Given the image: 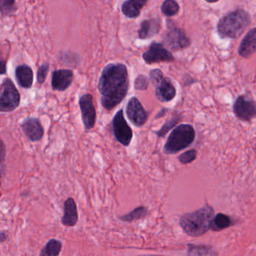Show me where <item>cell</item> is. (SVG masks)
Instances as JSON below:
<instances>
[{
  "label": "cell",
  "instance_id": "1",
  "mask_svg": "<svg viewBox=\"0 0 256 256\" xmlns=\"http://www.w3.org/2000/svg\"><path fill=\"white\" fill-rule=\"evenodd\" d=\"M130 88L128 68L120 62H112L102 71L98 90L101 104L106 110H112L119 106L128 94Z\"/></svg>",
  "mask_w": 256,
  "mask_h": 256
},
{
  "label": "cell",
  "instance_id": "2",
  "mask_svg": "<svg viewBox=\"0 0 256 256\" xmlns=\"http://www.w3.org/2000/svg\"><path fill=\"white\" fill-rule=\"evenodd\" d=\"M252 23L250 13L238 8L223 16L217 24V32L222 38L236 40L239 38Z\"/></svg>",
  "mask_w": 256,
  "mask_h": 256
},
{
  "label": "cell",
  "instance_id": "3",
  "mask_svg": "<svg viewBox=\"0 0 256 256\" xmlns=\"http://www.w3.org/2000/svg\"><path fill=\"white\" fill-rule=\"evenodd\" d=\"M214 217V210L206 204L198 210L182 215L180 220V226L190 236H200L209 230Z\"/></svg>",
  "mask_w": 256,
  "mask_h": 256
},
{
  "label": "cell",
  "instance_id": "4",
  "mask_svg": "<svg viewBox=\"0 0 256 256\" xmlns=\"http://www.w3.org/2000/svg\"><path fill=\"white\" fill-rule=\"evenodd\" d=\"M196 132L190 124L178 126L170 133L164 146V152L168 155L175 154L188 148L194 142Z\"/></svg>",
  "mask_w": 256,
  "mask_h": 256
},
{
  "label": "cell",
  "instance_id": "5",
  "mask_svg": "<svg viewBox=\"0 0 256 256\" xmlns=\"http://www.w3.org/2000/svg\"><path fill=\"white\" fill-rule=\"evenodd\" d=\"M20 94L11 79H4L1 86L0 112L10 113L14 112L20 104Z\"/></svg>",
  "mask_w": 256,
  "mask_h": 256
},
{
  "label": "cell",
  "instance_id": "6",
  "mask_svg": "<svg viewBox=\"0 0 256 256\" xmlns=\"http://www.w3.org/2000/svg\"><path fill=\"white\" fill-rule=\"evenodd\" d=\"M167 28L164 41L169 48L176 52L188 48L191 46V40L185 31L176 26L173 22L167 20Z\"/></svg>",
  "mask_w": 256,
  "mask_h": 256
},
{
  "label": "cell",
  "instance_id": "7",
  "mask_svg": "<svg viewBox=\"0 0 256 256\" xmlns=\"http://www.w3.org/2000/svg\"><path fill=\"white\" fill-rule=\"evenodd\" d=\"M112 130L115 139L124 146H128L133 138V132L128 126L124 116V110L120 109L114 116L112 122Z\"/></svg>",
  "mask_w": 256,
  "mask_h": 256
},
{
  "label": "cell",
  "instance_id": "8",
  "mask_svg": "<svg viewBox=\"0 0 256 256\" xmlns=\"http://www.w3.org/2000/svg\"><path fill=\"white\" fill-rule=\"evenodd\" d=\"M79 107L82 113V122L86 131L92 130L96 122V110L92 94H85L79 98Z\"/></svg>",
  "mask_w": 256,
  "mask_h": 256
},
{
  "label": "cell",
  "instance_id": "9",
  "mask_svg": "<svg viewBox=\"0 0 256 256\" xmlns=\"http://www.w3.org/2000/svg\"><path fill=\"white\" fill-rule=\"evenodd\" d=\"M144 62L149 65L160 62H172L175 60L174 56L162 43L152 42L148 50L142 54Z\"/></svg>",
  "mask_w": 256,
  "mask_h": 256
},
{
  "label": "cell",
  "instance_id": "10",
  "mask_svg": "<svg viewBox=\"0 0 256 256\" xmlns=\"http://www.w3.org/2000/svg\"><path fill=\"white\" fill-rule=\"evenodd\" d=\"M126 116L130 122L136 127L140 128L146 124L150 112L145 110L143 104L137 97H132L126 104Z\"/></svg>",
  "mask_w": 256,
  "mask_h": 256
},
{
  "label": "cell",
  "instance_id": "11",
  "mask_svg": "<svg viewBox=\"0 0 256 256\" xmlns=\"http://www.w3.org/2000/svg\"><path fill=\"white\" fill-rule=\"evenodd\" d=\"M233 110L238 119L248 122L256 116V102L245 96H240L235 100Z\"/></svg>",
  "mask_w": 256,
  "mask_h": 256
},
{
  "label": "cell",
  "instance_id": "12",
  "mask_svg": "<svg viewBox=\"0 0 256 256\" xmlns=\"http://www.w3.org/2000/svg\"><path fill=\"white\" fill-rule=\"evenodd\" d=\"M20 126L25 136L31 142L42 140L44 130L38 118H26L22 121Z\"/></svg>",
  "mask_w": 256,
  "mask_h": 256
},
{
  "label": "cell",
  "instance_id": "13",
  "mask_svg": "<svg viewBox=\"0 0 256 256\" xmlns=\"http://www.w3.org/2000/svg\"><path fill=\"white\" fill-rule=\"evenodd\" d=\"M74 72L70 70H55L52 73V90L55 91L66 90L73 82Z\"/></svg>",
  "mask_w": 256,
  "mask_h": 256
},
{
  "label": "cell",
  "instance_id": "14",
  "mask_svg": "<svg viewBox=\"0 0 256 256\" xmlns=\"http://www.w3.org/2000/svg\"><path fill=\"white\" fill-rule=\"evenodd\" d=\"M156 88V96L161 102H168L176 96V88L168 78H163Z\"/></svg>",
  "mask_w": 256,
  "mask_h": 256
},
{
  "label": "cell",
  "instance_id": "15",
  "mask_svg": "<svg viewBox=\"0 0 256 256\" xmlns=\"http://www.w3.org/2000/svg\"><path fill=\"white\" fill-rule=\"evenodd\" d=\"M77 204L73 198H68L64 202V216L61 223L66 227H74L78 222Z\"/></svg>",
  "mask_w": 256,
  "mask_h": 256
},
{
  "label": "cell",
  "instance_id": "16",
  "mask_svg": "<svg viewBox=\"0 0 256 256\" xmlns=\"http://www.w3.org/2000/svg\"><path fill=\"white\" fill-rule=\"evenodd\" d=\"M256 52V28L250 30L242 38L238 48L241 58H248Z\"/></svg>",
  "mask_w": 256,
  "mask_h": 256
},
{
  "label": "cell",
  "instance_id": "17",
  "mask_svg": "<svg viewBox=\"0 0 256 256\" xmlns=\"http://www.w3.org/2000/svg\"><path fill=\"white\" fill-rule=\"evenodd\" d=\"M16 79L20 88L30 89L34 85V74L32 68L26 64L19 65L16 68Z\"/></svg>",
  "mask_w": 256,
  "mask_h": 256
},
{
  "label": "cell",
  "instance_id": "18",
  "mask_svg": "<svg viewBox=\"0 0 256 256\" xmlns=\"http://www.w3.org/2000/svg\"><path fill=\"white\" fill-rule=\"evenodd\" d=\"M160 22L158 19H146L140 23L138 31L140 40H146L155 36L160 32Z\"/></svg>",
  "mask_w": 256,
  "mask_h": 256
},
{
  "label": "cell",
  "instance_id": "19",
  "mask_svg": "<svg viewBox=\"0 0 256 256\" xmlns=\"http://www.w3.org/2000/svg\"><path fill=\"white\" fill-rule=\"evenodd\" d=\"M148 0H126L122 4L121 11L128 18L134 19L138 17Z\"/></svg>",
  "mask_w": 256,
  "mask_h": 256
},
{
  "label": "cell",
  "instance_id": "20",
  "mask_svg": "<svg viewBox=\"0 0 256 256\" xmlns=\"http://www.w3.org/2000/svg\"><path fill=\"white\" fill-rule=\"evenodd\" d=\"M149 214V210L148 208L145 206H139L134 208L133 210L130 211L125 215L119 217L120 220L126 222H132L137 221L146 218Z\"/></svg>",
  "mask_w": 256,
  "mask_h": 256
},
{
  "label": "cell",
  "instance_id": "21",
  "mask_svg": "<svg viewBox=\"0 0 256 256\" xmlns=\"http://www.w3.org/2000/svg\"><path fill=\"white\" fill-rule=\"evenodd\" d=\"M62 244L59 240H49L44 248L40 252V256H58L62 251Z\"/></svg>",
  "mask_w": 256,
  "mask_h": 256
},
{
  "label": "cell",
  "instance_id": "22",
  "mask_svg": "<svg viewBox=\"0 0 256 256\" xmlns=\"http://www.w3.org/2000/svg\"><path fill=\"white\" fill-rule=\"evenodd\" d=\"M232 224L230 217L223 214H218L212 218L210 223V230L214 232H220L223 229L227 228Z\"/></svg>",
  "mask_w": 256,
  "mask_h": 256
},
{
  "label": "cell",
  "instance_id": "23",
  "mask_svg": "<svg viewBox=\"0 0 256 256\" xmlns=\"http://www.w3.org/2000/svg\"><path fill=\"white\" fill-rule=\"evenodd\" d=\"M161 11L166 17H173L179 12V4L176 0H164L162 4Z\"/></svg>",
  "mask_w": 256,
  "mask_h": 256
},
{
  "label": "cell",
  "instance_id": "24",
  "mask_svg": "<svg viewBox=\"0 0 256 256\" xmlns=\"http://www.w3.org/2000/svg\"><path fill=\"white\" fill-rule=\"evenodd\" d=\"M181 118L179 115L176 114L174 115L170 119L168 120L166 122H164V125L162 126V128H160L158 131L155 132V134H156L157 137L160 138H164L166 134H168L170 130H172V128H173L178 122L180 121Z\"/></svg>",
  "mask_w": 256,
  "mask_h": 256
},
{
  "label": "cell",
  "instance_id": "25",
  "mask_svg": "<svg viewBox=\"0 0 256 256\" xmlns=\"http://www.w3.org/2000/svg\"><path fill=\"white\" fill-rule=\"evenodd\" d=\"M17 10L16 0H0V12L2 17L12 16Z\"/></svg>",
  "mask_w": 256,
  "mask_h": 256
},
{
  "label": "cell",
  "instance_id": "26",
  "mask_svg": "<svg viewBox=\"0 0 256 256\" xmlns=\"http://www.w3.org/2000/svg\"><path fill=\"white\" fill-rule=\"evenodd\" d=\"M188 254L190 256H212L216 254L212 248L206 246H188Z\"/></svg>",
  "mask_w": 256,
  "mask_h": 256
},
{
  "label": "cell",
  "instance_id": "27",
  "mask_svg": "<svg viewBox=\"0 0 256 256\" xmlns=\"http://www.w3.org/2000/svg\"><path fill=\"white\" fill-rule=\"evenodd\" d=\"M196 157H197V151L196 150L192 149L180 154L178 157V160L182 164H186L192 162L194 160H196Z\"/></svg>",
  "mask_w": 256,
  "mask_h": 256
},
{
  "label": "cell",
  "instance_id": "28",
  "mask_svg": "<svg viewBox=\"0 0 256 256\" xmlns=\"http://www.w3.org/2000/svg\"><path fill=\"white\" fill-rule=\"evenodd\" d=\"M150 80L143 74H140L136 78L134 82V89L136 90L144 91L148 89Z\"/></svg>",
  "mask_w": 256,
  "mask_h": 256
},
{
  "label": "cell",
  "instance_id": "29",
  "mask_svg": "<svg viewBox=\"0 0 256 256\" xmlns=\"http://www.w3.org/2000/svg\"><path fill=\"white\" fill-rule=\"evenodd\" d=\"M49 65L47 62H43L37 72V82L40 84H43L47 79L48 74Z\"/></svg>",
  "mask_w": 256,
  "mask_h": 256
},
{
  "label": "cell",
  "instance_id": "30",
  "mask_svg": "<svg viewBox=\"0 0 256 256\" xmlns=\"http://www.w3.org/2000/svg\"><path fill=\"white\" fill-rule=\"evenodd\" d=\"M164 78L162 72L158 68L151 70L150 72V80L154 86L161 82L162 79Z\"/></svg>",
  "mask_w": 256,
  "mask_h": 256
},
{
  "label": "cell",
  "instance_id": "31",
  "mask_svg": "<svg viewBox=\"0 0 256 256\" xmlns=\"http://www.w3.org/2000/svg\"><path fill=\"white\" fill-rule=\"evenodd\" d=\"M0 154H1V162H2V164H1V173H2V174L4 172V161H5L6 154V149L5 143H4V142L2 140H1V148H0Z\"/></svg>",
  "mask_w": 256,
  "mask_h": 256
},
{
  "label": "cell",
  "instance_id": "32",
  "mask_svg": "<svg viewBox=\"0 0 256 256\" xmlns=\"http://www.w3.org/2000/svg\"><path fill=\"white\" fill-rule=\"evenodd\" d=\"M167 112V108L162 109V110H160V112H158V113L156 115V119H158V118H162V116H164V115H166V112Z\"/></svg>",
  "mask_w": 256,
  "mask_h": 256
},
{
  "label": "cell",
  "instance_id": "33",
  "mask_svg": "<svg viewBox=\"0 0 256 256\" xmlns=\"http://www.w3.org/2000/svg\"><path fill=\"white\" fill-rule=\"evenodd\" d=\"M1 66H2V71L1 74H5L6 73V61L2 60L1 61Z\"/></svg>",
  "mask_w": 256,
  "mask_h": 256
},
{
  "label": "cell",
  "instance_id": "34",
  "mask_svg": "<svg viewBox=\"0 0 256 256\" xmlns=\"http://www.w3.org/2000/svg\"><path fill=\"white\" fill-rule=\"evenodd\" d=\"M7 240V234L5 232H1V233H0V242H4L6 240Z\"/></svg>",
  "mask_w": 256,
  "mask_h": 256
},
{
  "label": "cell",
  "instance_id": "35",
  "mask_svg": "<svg viewBox=\"0 0 256 256\" xmlns=\"http://www.w3.org/2000/svg\"><path fill=\"white\" fill-rule=\"evenodd\" d=\"M206 2H209V4H215V2H218L220 0H205Z\"/></svg>",
  "mask_w": 256,
  "mask_h": 256
}]
</instances>
